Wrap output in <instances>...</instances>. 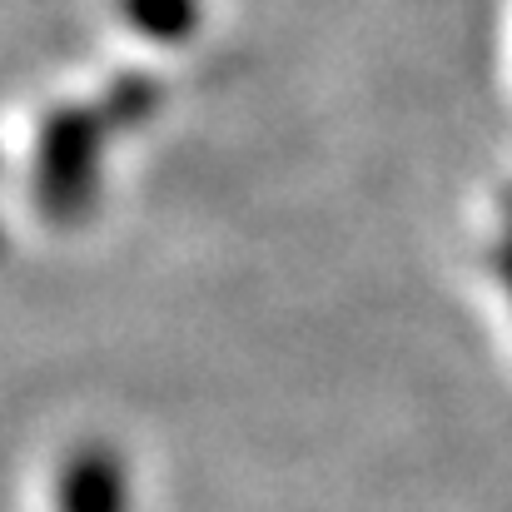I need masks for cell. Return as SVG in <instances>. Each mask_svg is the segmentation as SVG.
Returning a JSON list of instances; mask_svg holds the SVG:
<instances>
[{"label": "cell", "mask_w": 512, "mask_h": 512, "mask_svg": "<svg viewBox=\"0 0 512 512\" xmlns=\"http://www.w3.org/2000/svg\"><path fill=\"white\" fill-rule=\"evenodd\" d=\"M100 115L85 105H70L60 115H50L45 135H40V194L55 209H70L90 194L95 165H100Z\"/></svg>", "instance_id": "6da1fadb"}, {"label": "cell", "mask_w": 512, "mask_h": 512, "mask_svg": "<svg viewBox=\"0 0 512 512\" xmlns=\"http://www.w3.org/2000/svg\"><path fill=\"white\" fill-rule=\"evenodd\" d=\"M130 25L150 40H184L199 20V0H120Z\"/></svg>", "instance_id": "7a4b0ae2"}]
</instances>
